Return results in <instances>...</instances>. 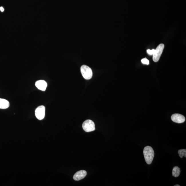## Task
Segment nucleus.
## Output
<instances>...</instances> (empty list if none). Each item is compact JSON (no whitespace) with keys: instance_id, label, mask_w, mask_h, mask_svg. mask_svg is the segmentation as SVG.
Masks as SVG:
<instances>
[{"instance_id":"12","label":"nucleus","mask_w":186,"mask_h":186,"mask_svg":"<svg viewBox=\"0 0 186 186\" xmlns=\"http://www.w3.org/2000/svg\"><path fill=\"white\" fill-rule=\"evenodd\" d=\"M141 62L142 63L145 65H148L149 64V61L147 58H144L142 59L141 60Z\"/></svg>"},{"instance_id":"7","label":"nucleus","mask_w":186,"mask_h":186,"mask_svg":"<svg viewBox=\"0 0 186 186\" xmlns=\"http://www.w3.org/2000/svg\"><path fill=\"white\" fill-rule=\"evenodd\" d=\"M87 172L84 170H80L77 172L74 176L73 179L74 180L79 181L83 179L87 175Z\"/></svg>"},{"instance_id":"4","label":"nucleus","mask_w":186,"mask_h":186,"mask_svg":"<svg viewBox=\"0 0 186 186\" xmlns=\"http://www.w3.org/2000/svg\"><path fill=\"white\" fill-rule=\"evenodd\" d=\"M164 47H165V45L163 44H160L155 50L154 53L153 55V60L154 62H157L159 60L163 52Z\"/></svg>"},{"instance_id":"11","label":"nucleus","mask_w":186,"mask_h":186,"mask_svg":"<svg viewBox=\"0 0 186 186\" xmlns=\"http://www.w3.org/2000/svg\"><path fill=\"white\" fill-rule=\"evenodd\" d=\"M178 153L179 156L181 158H182L183 156L186 157V150L181 149L178 151Z\"/></svg>"},{"instance_id":"9","label":"nucleus","mask_w":186,"mask_h":186,"mask_svg":"<svg viewBox=\"0 0 186 186\" xmlns=\"http://www.w3.org/2000/svg\"><path fill=\"white\" fill-rule=\"evenodd\" d=\"M9 102L6 100L0 98V109H6L9 107Z\"/></svg>"},{"instance_id":"10","label":"nucleus","mask_w":186,"mask_h":186,"mask_svg":"<svg viewBox=\"0 0 186 186\" xmlns=\"http://www.w3.org/2000/svg\"><path fill=\"white\" fill-rule=\"evenodd\" d=\"M180 169L178 167L176 166L174 167L172 170V175L173 177H178L180 175Z\"/></svg>"},{"instance_id":"5","label":"nucleus","mask_w":186,"mask_h":186,"mask_svg":"<svg viewBox=\"0 0 186 186\" xmlns=\"http://www.w3.org/2000/svg\"><path fill=\"white\" fill-rule=\"evenodd\" d=\"M35 114L37 119L42 120L45 117V108L44 106H41L36 108L35 111Z\"/></svg>"},{"instance_id":"14","label":"nucleus","mask_w":186,"mask_h":186,"mask_svg":"<svg viewBox=\"0 0 186 186\" xmlns=\"http://www.w3.org/2000/svg\"><path fill=\"white\" fill-rule=\"evenodd\" d=\"M0 10H1V12H3L4 11V8H3V7H0Z\"/></svg>"},{"instance_id":"15","label":"nucleus","mask_w":186,"mask_h":186,"mask_svg":"<svg viewBox=\"0 0 186 186\" xmlns=\"http://www.w3.org/2000/svg\"><path fill=\"white\" fill-rule=\"evenodd\" d=\"M175 186H180V185H178V184H177V185H175Z\"/></svg>"},{"instance_id":"6","label":"nucleus","mask_w":186,"mask_h":186,"mask_svg":"<svg viewBox=\"0 0 186 186\" xmlns=\"http://www.w3.org/2000/svg\"><path fill=\"white\" fill-rule=\"evenodd\" d=\"M171 119L174 122L178 123H183L185 120V118L183 115L178 114L172 115Z\"/></svg>"},{"instance_id":"3","label":"nucleus","mask_w":186,"mask_h":186,"mask_svg":"<svg viewBox=\"0 0 186 186\" xmlns=\"http://www.w3.org/2000/svg\"><path fill=\"white\" fill-rule=\"evenodd\" d=\"M82 128L86 132H90L95 130V124L91 120H86L83 123Z\"/></svg>"},{"instance_id":"1","label":"nucleus","mask_w":186,"mask_h":186,"mask_svg":"<svg viewBox=\"0 0 186 186\" xmlns=\"http://www.w3.org/2000/svg\"><path fill=\"white\" fill-rule=\"evenodd\" d=\"M143 153L145 162L148 165H150L153 161L155 155L153 148L150 146L145 147L144 149Z\"/></svg>"},{"instance_id":"8","label":"nucleus","mask_w":186,"mask_h":186,"mask_svg":"<svg viewBox=\"0 0 186 186\" xmlns=\"http://www.w3.org/2000/svg\"><path fill=\"white\" fill-rule=\"evenodd\" d=\"M35 86L40 90L45 91L46 89L47 84L45 81L39 80L35 82Z\"/></svg>"},{"instance_id":"13","label":"nucleus","mask_w":186,"mask_h":186,"mask_svg":"<svg viewBox=\"0 0 186 186\" xmlns=\"http://www.w3.org/2000/svg\"><path fill=\"white\" fill-rule=\"evenodd\" d=\"M155 51V50L154 49H153L152 50H147V53L150 55H153Z\"/></svg>"},{"instance_id":"2","label":"nucleus","mask_w":186,"mask_h":186,"mask_svg":"<svg viewBox=\"0 0 186 186\" xmlns=\"http://www.w3.org/2000/svg\"><path fill=\"white\" fill-rule=\"evenodd\" d=\"M81 72L84 78L89 80L92 77V72L91 69L88 66L83 65L81 67Z\"/></svg>"}]
</instances>
